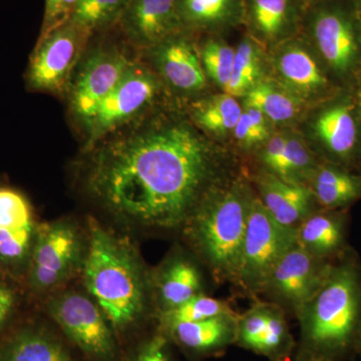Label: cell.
<instances>
[{"mask_svg":"<svg viewBox=\"0 0 361 361\" xmlns=\"http://www.w3.org/2000/svg\"><path fill=\"white\" fill-rule=\"evenodd\" d=\"M246 166L189 116L161 113L94 152L87 187L118 219L149 229L182 230L202 204Z\"/></svg>","mask_w":361,"mask_h":361,"instance_id":"obj_1","label":"cell"},{"mask_svg":"<svg viewBox=\"0 0 361 361\" xmlns=\"http://www.w3.org/2000/svg\"><path fill=\"white\" fill-rule=\"evenodd\" d=\"M292 361H351L361 336V261L353 248L336 259L324 283L297 313Z\"/></svg>","mask_w":361,"mask_h":361,"instance_id":"obj_2","label":"cell"},{"mask_svg":"<svg viewBox=\"0 0 361 361\" xmlns=\"http://www.w3.org/2000/svg\"><path fill=\"white\" fill-rule=\"evenodd\" d=\"M87 226L82 267L85 288L114 330L125 331L148 310L152 299L149 275L127 240L92 218Z\"/></svg>","mask_w":361,"mask_h":361,"instance_id":"obj_3","label":"cell"},{"mask_svg":"<svg viewBox=\"0 0 361 361\" xmlns=\"http://www.w3.org/2000/svg\"><path fill=\"white\" fill-rule=\"evenodd\" d=\"M254 194L246 167L231 184L209 197L180 230L217 283L236 286Z\"/></svg>","mask_w":361,"mask_h":361,"instance_id":"obj_4","label":"cell"},{"mask_svg":"<svg viewBox=\"0 0 361 361\" xmlns=\"http://www.w3.org/2000/svg\"><path fill=\"white\" fill-rule=\"evenodd\" d=\"M300 35L341 89H355L361 73V23L355 0H310Z\"/></svg>","mask_w":361,"mask_h":361,"instance_id":"obj_5","label":"cell"},{"mask_svg":"<svg viewBox=\"0 0 361 361\" xmlns=\"http://www.w3.org/2000/svg\"><path fill=\"white\" fill-rule=\"evenodd\" d=\"M296 129L320 161L360 170L361 99L355 89L308 108Z\"/></svg>","mask_w":361,"mask_h":361,"instance_id":"obj_6","label":"cell"},{"mask_svg":"<svg viewBox=\"0 0 361 361\" xmlns=\"http://www.w3.org/2000/svg\"><path fill=\"white\" fill-rule=\"evenodd\" d=\"M296 244L295 230L278 224L254 194L236 286L246 296L259 297L278 261Z\"/></svg>","mask_w":361,"mask_h":361,"instance_id":"obj_7","label":"cell"},{"mask_svg":"<svg viewBox=\"0 0 361 361\" xmlns=\"http://www.w3.org/2000/svg\"><path fill=\"white\" fill-rule=\"evenodd\" d=\"M35 241L30 282L35 290H56L82 270L87 243L73 221L44 223L35 230Z\"/></svg>","mask_w":361,"mask_h":361,"instance_id":"obj_8","label":"cell"},{"mask_svg":"<svg viewBox=\"0 0 361 361\" xmlns=\"http://www.w3.org/2000/svg\"><path fill=\"white\" fill-rule=\"evenodd\" d=\"M267 56L269 77L290 90L308 108L342 90L301 35L277 45Z\"/></svg>","mask_w":361,"mask_h":361,"instance_id":"obj_9","label":"cell"},{"mask_svg":"<svg viewBox=\"0 0 361 361\" xmlns=\"http://www.w3.org/2000/svg\"><path fill=\"white\" fill-rule=\"evenodd\" d=\"M49 312L68 338L96 361H113L116 355L114 329L90 296L66 291L49 301Z\"/></svg>","mask_w":361,"mask_h":361,"instance_id":"obj_10","label":"cell"},{"mask_svg":"<svg viewBox=\"0 0 361 361\" xmlns=\"http://www.w3.org/2000/svg\"><path fill=\"white\" fill-rule=\"evenodd\" d=\"M334 261L315 257L296 243L271 271L259 296L296 317L324 283Z\"/></svg>","mask_w":361,"mask_h":361,"instance_id":"obj_11","label":"cell"},{"mask_svg":"<svg viewBox=\"0 0 361 361\" xmlns=\"http://www.w3.org/2000/svg\"><path fill=\"white\" fill-rule=\"evenodd\" d=\"M87 35V32L70 20L40 35L26 73L28 89L52 94L63 92L70 82Z\"/></svg>","mask_w":361,"mask_h":361,"instance_id":"obj_12","label":"cell"},{"mask_svg":"<svg viewBox=\"0 0 361 361\" xmlns=\"http://www.w3.org/2000/svg\"><path fill=\"white\" fill-rule=\"evenodd\" d=\"M161 85L155 73L133 63L99 106L89 129L87 147H94L106 135L148 110L160 94Z\"/></svg>","mask_w":361,"mask_h":361,"instance_id":"obj_13","label":"cell"},{"mask_svg":"<svg viewBox=\"0 0 361 361\" xmlns=\"http://www.w3.org/2000/svg\"><path fill=\"white\" fill-rule=\"evenodd\" d=\"M253 300L249 310L239 313L235 345L270 361H292L297 342L287 313L270 301L259 297Z\"/></svg>","mask_w":361,"mask_h":361,"instance_id":"obj_14","label":"cell"},{"mask_svg":"<svg viewBox=\"0 0 361 361\" xmlns=\"http://www.w3.org/2000/svg\"><path fill=\"white\" fill-rule=\"evenodd\" d=\"M118 51L99 49L90 54L75 78L71 94L73 115L90 129L99 106L130 68Z\"/></svg>","mask_w":361,"mask_h":361,"instance_id":"obj_15","label":"cell"},{"mask_svg":"<svg viewBox=\"0 0 361 361\" xmlns=\"http://www.w3.org/2000/svg\"><path fill=\"white\" fill-rule=\"evenodd\" d=\"M189 33L180 30L149 49L161 82L183 96L200 94L208 85L199 47Z\"/></svg>","mask_w":361,"mask_h":361,"instance_id":"obj_16","label":"cell"},{"mask_svg":"<svg viewBox=\"0 0 361 361\" xmlns=\"http://www.w3.org/2000/svg\"><path fill=\"white\" fill-rule=\"evenodd\" d=\"M310 0H244L247 35L266 51L300 35Z\"/></svg>","mask_w":361,"mask_h":361,"instance_id":"obj_17","label":"cell"},{"mask_svg":"<svg viewBox=\"0 0 361 361\" xmlns=\"http://www.w3.org/2000/svg\"><path fill=\"white\" fill-rule=\"evenodd\" d=\"M247 174L259 201L271 217L285 228L295 230L320 209L308 187L290 184L262 171L247 168Z\"/></svg>","mask_w":361,"mask_h":361,"instance_id":"obj_18","label":"cell"},{"mask_svg":"<svg viewBox=\"0 0 361 361\" xmlns=\"http://www.w3.org/2000/svg\"><path fill=\"white\" fill-rule=\"evenodd\" d=\"M152 298L158 313L173 310L203 293L204 278L199 265L185 252L175 250L149 275Z\"/></svg>","mask_w":361,"mask_h":361,"instance_id":"obj_19","label":"cell"},{"mask_svg":"<svg viewBox=\"0 0 361 361\" xmlns=\"http://www.w3.org/2000/svg\"><path fill=\"white\" fill-rule=\"evenodd\" d=\"M120 16L129 39L145 49L182 30L176 0H127Z\"/></svg>","mask_w":361,"mask_h":361,"instance_id":"obj_20","label":"cell"},{"mask_svg":"<svg viewBox=\"0 0 361 361\" xmlns=\"http://www.w3.org/2000/svg\"><path fill=\"white\" fill-rule=\"evenodd\" d=\"M238 315L235 311L202 322L178 323L163 332L191 355L218 356L236 343Z\"/></svg>","mask_w":361,"mask_h":361,"instance_id":"obj_21","label":"cell"},{"mask_svg":"<svg viewBox=\"0 0 361 361\" xmlns=\"http://www.w3.org/2000/svg\"><path fill=\"white\" fill-rule=\"evenodd\" d=\"M348 210L319 209L295 229L297 245L311 255L336 260L349 248Z\"/></svg>","mask_w":361,"mask_h":361,"instance_id":"obj_22","label":"cell"},{"mask_svg":"<svg viewBox=\"0 0 361 361\" xmlns=\"http://www.w3.org/2000/svg\"><path fill=\"white\" fill-rule=\"evenodd\" d=\"M180 30L223 35L243 25L244 0H176Z\"/></svg>","mask_w":361,"mask_h":361,"instance_id":"obj_23","label":"cell"},{"mask_svg":"<svg viewBox=\"0 0 361 361\" xmlns=\"http://www.w3.org/2000/svg\"><path fill=\"white\" fill-rule=\"evenodd\" d=\"M308 188L320 209L348 210L361 201V174L336 164L322 161Z\"/></svg>","mask_w":361,"mask_h":361,"instance_id":"obj_24","label":"cell"},{"mask_svg":"<svg viewBox=\"0 0 361 361\" xmlns=\"http://www.w3.org/2000/svg\"><path fill=\"white\" fill-rule=\"evenodd\" d=\"M241 102L262 111L276 128H296L308 109L290 90L269 75L254 85Z\"/></svg>","mask_w":361,"mask_h":361,"instance_id":"obj_25","label":"cell"},{"mask_svg":"<svg viewBox=\"0 0 361 361\" xmlns=\"http://www.w3.org/2000/svg\"><path fill=\"white\" fill-rule=\"evenodd\" d=\"M242 110L241 99L220 92L195 102L190 109L189 116L211 139L230 146Z\"/></svg>","mask_w":361,"mask_h":361,"instance_id":"obj_26","label":"cell"},{"mask_svg":"<svg viewBox=\"0 0 361 361\" xmlns=\"http://www.w3.org/2000/svg\"><path fill=\"white\" fill-rule=\"evenodd\" d=\"M322 161L313 153L296 128H288L283 149L262 172L290 184L308 187L311 177Z\"/></svg>","mask_w":361,"mask_h":361,"instance_id":"obj_27","label":"cell"},{"mask_svg":"<svg viewBox=\"0 0 361 361\" xmlns=\"http://www.w3.org/2000/svg\"><path fill=\"white\" fill-rule=\"evenodd\" d=\"M268 75L267 51L248 35H244L235 47L231 78L226 94L241 99L254 85Z\"/></svg>","mask_w":361,"mask_h":361,"instance_id":"obj_28","label":"cell"},{"mask_svg":"<svg viewBox=\"0 0 361 361\" xmlns=\"http://www.w3.org/2000/svg\"><path fill=\"white\" fill-rule=\"evenodd\" d=\"M0 361H71L56 337L39 330H27L11 339L0 353Z\"/></svg>","mask_w":361,"mask_h":361,"instance_id":"obj_29","label":"cell"},{"mask_svg":"<svg viewBox=\"0 0 361 361\" xmlns=\"http://www.w3.org/2000/svg\"><path fill=\"white\" fill-rule=\"evenodd\" d=\"M242 104L243 110L230 142L240 156L252 157L268 141L277 128L255 106Z\"/></svg>","mask_w":361,"mask_h":361,"instance_id":"obj_30","label":"cell"},{"mask_svg":"<svg viewBox=\"0 0 361 361\" xmlns=\"http://www.w3.org/2000/svg\"><path fill=\"white\" fill-rule=\"evenodd\" d=\"M199 52L207 78L220 92H225L231 78L235 47L228 44L222 35H208L199 47Z\"/></svg>","mask_w":361,"mask_h":361,"instance_id":"obj_31","label":"cell"},{"mask_svg":"<svg viewBox=\"0 0 361 361\" xmlns=\"http://www.w3.org/2000/svg\"><path fill=\"white\" fill-rule=\"evenodd\" d=\"M235 312L229 302L214 298L205 293L192 297L173 310L159 314L161 329L165 330L178 323L196 322Z\"/></svg>","mask_w":361,"mask_h":361,"instance_id":"obj_32","label":"cell"},{"mask_svg":"<svg viewBox=\"0 0 361 361\" xmlns=\"http://www.w3.org/2000/svg\"><path fill=\"white\" fill-rule=\"evenodd\" d=\"M127 0H82L70 21L85 32L108 25L121 16Z\"/></svg>","mask_w":361,"mask_h":361,"instance_id":"obj_33","label":"cell"},{"mask_svg":"<svg viewBox=\"0 0 361 361\" xmlns=\"http://www.w3.org/2000/svg\"><path fill=\"white\" fill-rule=\"evenodd\" d=\"M33 224L27 201L18 192L0 189V230L18 229Z\"/></svg>","mask_w":361,"mask_h":361,"instance_id":"obj_34","label":"cell"},{"mask_svg":"<svg viewBox=\"0 0 361 361\" xmlns=\"http://www.w3.org/2000/svg\"><path fill=\"white\" fill-rule=\"evenodd\" d=\"M35 236L33 224L18 229L0 230V259L6 262H18L27 254Z\"/></svg>","mask_w":361,"mask_h":361,"instance_id":"obj_35","label":"cell"},{"mask_svg":"<svg viewBox=\"0 0 361 361\" xmlns=\"http://www.w3.org/2000/svg\"><path fill=\"white\" fill-rule=\"evenodd\" d=\"M80 1L82 0H45L42 35L70 20Z\"/></svg>","mask_w":361,"mask_h":361,"instance_id":"obj_36","label":"cell"},{"mask_svg":"<svg viewBox=\"0 0 361 361\" xmlns=\"http://www.w3.org/2000/svg\"><path fill=\"white\" fill-rule=\"evenodd\" d=\"M134 361H172L169 353V338L166 334L153 337L145 344Z\"/></svg>","mask_w":361,"mask_h":361,"instance_id":"obj_37","label":"cell"},{"mask_svg":"<svg viewBox=\"0 0 361 361\" xmlns=\"http://www.w3.org/2000/svg\"><path fill=\"white\" fill-rule=\"evenodd\" d=\"M14 296L13 292L0 285V326L6 322L7 316L13 310Z\"/></svg>","mask_w":361,"mask_h":361,"instance_id":"obj_38","label":"cell"},{"mask_svg":"<svg viewBox=\"0 0 361 361\" xmlns=\"http://www.w3.org/2000/svg\"><path fill=\"white\" fill-rule=\"evenodd\" d=\"M356 11L361 23V0H355Z\"/></svg>","mask_w":361,"mask_h":361,"instance_id":"obj_39","label":"cell"},{"mask_svg":"<svg viewBox=\"0 0 361 361\" xmlns=\"http://www.w3.org/2000/svg\"><path fill=\"white\" fill-rule=\"evenodd\" d=\"M355 89L356 90V92H357V94H360L361 99V73L360 78H358L357 82H356Z\"/></svg>","mask_w":361,"mask_h":361,"instance_id":"obj_40","label":"cell"},{"mask_svg":"<svg viewBox=\"0 0 361 361\" xmlns=\"http://www.w3.org/2000/svg\"><path fill=\"white\" fill-rule=\"evenodd\" d=\"M358 355H361V336L360 339V343H358Z\"/></svg>","mask_w":361,"mask_h":361,"instance_id":"obj_41","label":"cell"},{"mask_svg":"<svg viewBox=\"0 0 361 361\" xmlns=\"http://www.w3.org/2000/svg\"><path fill=\"white\" fill-rule=\"evenodd\" d=\"M358 172H360V174H361V168H360V171H358Z\"/></svg>","mask_w":361,"mask_h":361,"instance_id":"obj_42","label":"cell"}]
</instances>
